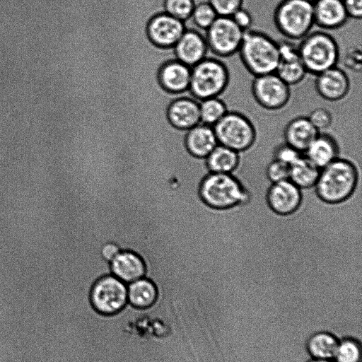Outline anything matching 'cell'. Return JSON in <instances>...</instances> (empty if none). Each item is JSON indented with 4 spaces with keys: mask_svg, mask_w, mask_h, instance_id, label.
<instances>
[{
    "mask_svg": "<svg viewBox=\"0 0 362 362\" xmlns=\"http://www.w3.org/2000/svg\"><path fill=\"white\" fill-rule=\"evenodd\" d=\"M358 171L349 160L338 158L320 170L314 187L317 197L328 204L348 200L358 182Z\"/></svg>",
    "mask_w": 362,
    "mask_h": 362,
    "instance_id": "cell-1",
    "label": "cell"
},
{
    "mask_svg": "<svg viewBox=\"0 0 362 362\" xmlns=\"http://www.w3.org/2000/svg\"><path fill=\"white\" fill-rule=\"evenodd\" d=\"M238 53L245 69L254 77L274 73L279 61V42L264 32L250 28L244 32Z\"/></svg>",
    "mask_w": 362,
    "mask_h": 362,
    "instance_id": "cell-2",
    "label": "cell"
},
{
    "mask_svg": "<svg viewBox=\"0 0 362 362\" xmlns=\"http://www.w3.org/2000/svg\"><path fill=\"white\" fill-rule=\"evenodd\" d=\"M199 193L209 207L220 211L245 205L250 198L242 182L228 173L209 172L201 182Z\"/></svg>",
    "mask_w": 362,
    "mask_h": 362,
    "instance_id": "cell-3",
    "label": "cell"
},
{
    "mask_svg": "<svg viewBox=\"0 0 362 362\" xmlns=\"http://www.w3.org/2000/svg\"><path fill=\"white\" fill-rule=\"evenodd\" d=\"M308 74L317 75L337 66L340 49L335 38L329 33L310 32L297 45Z\"/></svg>",
    "mask_w": 362,
    "mask_h": 362,
    "instance_id": "cell-4",
    "label": "cell"
},
{
    "mask_svg": "<svg viewBox=\"0 0 362 362\" xmlns=\"http://www.w3.org/2000/svg\"><path fill=\"white\" fill-rule=\"evenodd\" d=\"M230 83V71L223 61L207 56L191 67L189 90L198 100L220 97Z\"/></svg>",
    "mask_w": 362,
    "mask_h": 362,
    "instance_id": "cell-5",
    "label": "cell"
},
{
    "mask_svg": "<svg viewBox=\"0 0 362 362\" xmlns=\"http://www.w3.org/2000/svg\"><path fill=\"white\" fill-rule=\"evenodd\" d=\"M273 21L287 40L300 41L315 25L313 4L305 0H281L274 8Z\"/></svg>",
    "mask_w": 362,
    "mask_h": 362,
    "instance_id": "cell-6",
    "label": "cell"
},
{
    "mask_svg": "<svg viewBox=\"0 0 362 362\" xmlns=\"http://www.w3.org/2000/svg\"><path fill=\"white\" fill-rule=\"evenodd\" d=\"M213 128L218 144L239 153L249 150L257 139V131L252 121L237 111H228Z\"/></svg>",
    "mask_w": 362,
    "mask_h": 362,
    "instance_id": "cell-7",
    "label": "cell"
},
{
    "mask_svg": "<svg viewBox=\"0 0 362 362\" xmlns=\"http://www.w3.org/2000/svg\"><path fill=\"white\" fill-rule=\"evenodd\" d=\"M244 32L230 17L218 16L204 33L209 52L220 59L235 55L240 47Z\"/></svg>",
    "mask_w": 362,
    "mask_h": 362,
    "instance_id": "cell-8",
    "label": "cell"
},
{
    "mask_svg": "<svg viewBox=\"0 0 362 362\" xmlns=\"http://www.w3.org/2000/svg\"><path fill=\"white\" fill-rule=\"evenodd\" d=\"M93 307L99 313L112 315L121 311L128 303L127 284L112 274L99 279L90 295Z\"/></svg>",
    "mask_w": 362,
    "mask_h": 362,
    "instance_id": "cell-9",
    "label": "cell"
},
{
    "mask_svg": "<svg viewBox=\"0 0 362 362\" xmlns=\"http://www.w3.org/2000/svg\"><path fill=\"white\" fill-rule=\"evenodd\" d=\"M251 93L255 102L262 108L275 111L284 108L291 98V86L275 72L255 76Z\"/></svg>",
    "mask_w": 362,
    "mask_h": 362,
    "instance_id": "cell-10",
    "label": "cell"
},
{
    "mask_svg": "<svg viewBox=\"0 0 362 362\" xmlns=\"http://www.w3.org/2000/svg\"><path fill=\"white\" fill-rule=\"evenodd\" d=\"M302 189L290 180L272 183L266 194V202L271 211L281 216L296 212L302 200Z\"/></svg>",
    "mask_w": 362,
    "mask_h": 362,
    "instance_id": "cell-11",
    "label": "cell"
},
{
    "mask_svg": "<svg viewBox=\"0 0 362 362\" xmlns=\"http://www.w3.org/2000/svg\"><path fill=\"white\" fill-rule=\"evenodd\" d=\"M279 42V56L275 73L288 86L300 83L308 74L300 59L298 47L291 42Z\"/></svg>",
    "mask_w": 362,
    "mask_h": 362,
    "instance_id": "cell-12",
    "label": "cell"
},
{
    "mask_svg": "<svg viewBox=\"0 0 362 362\" xmlns=\"http://www.w3.org/2000/svg\"><path fill=\"white\" fill-rule=\"evenodd\" d=\"M184 21L164 12L153 17L147 32L150 40L161 47H173L185 31Z\"/></svg>",
    "mask_w": 362,
    "mask_h": 362,
    "instance_id": "cell-13",
    "label": "cell"
},
{
    "mask_svg": "<svg viewBox=\"0 0 362 362\" xmlns=\"http://www.w3.org/2000/svg\"><path fill=\"white\" fill-rule=\"evenodd\" d=\"M347 74L337 66L315 75V88L324 100L337 102L344 98L350 90Z\"/></svg>",
    "mask_w": 362,
    "mask_h": 362,
    "instance_id": "cell-14",
    "label": "cell"
},
{
    "mask_svg": "<svg viewBox=\"0 0 362 362\" xmlns=\"http://www.w3.org/2000/svg\"><path fill=\"white\" fill-rule=\"evenodd\" d=\"M173 49L177 59L190 67L209 54L204 34L194 28H187Z\"/></svg>",
    "mask_w": 362,
    "mask_h": 362,
    "instance_id": "cell-15",
    "label": "cell"
},
{
    "mask_svg": "<svg viewBox=\"0 0 362 362\" xmlns=\"http://www.w3.org/2000/svg\"><path fill=\"white\" fill-rule=\"evenodd\" d=\"M313 16L315 25L324 30L339 29L349 18L341 0L316 1L313 3Z\"/></svg>",
    "mask_w": 362,
    "mask_h": 362,
    "instance_id": "cell-16",
    "label": "cell"
},
{
    "mask_svg": "<svg viewBox=\"0 0 362 362\" xmlns=\"http://www.w3.org/2000/svg\"><path fill=\"white\" fill-rule=\"evenodd\" d=\"M168 117L176 128L188 130L201 122L199 100L192 96L176 99L169 106Z\"/></svg>",
    "mask_w": 362,
    "mask_h": 362,
    "instance_id": "cell-17",
    "label": "cell"
},
{
    "mask_svg": "<svg viewBox=\"0 0 362 362\" xmlns=\"http://www.w3.org/2000/svg\"><path fill=\"white\" fill-rule=\"evenodd\" d=\"M320 132L308 117L298 116L291 119L285 126L284 143L304 154Z\"/></svg>",
    "mask_w": 362,
    "mask_h": 362,
    "instance_id": "cell-18",
    "label": "cell"
},
{
    "mask_svg": "<svg viewBox=\"0 0 362 362\" xmlns=\"http://www.w3.org/2000/svg\"><path fill=\"white\" fill-rule=\"evenodd\" d=\"M191 67L177 59L165 64L159 72L161 86L173 93H182L189 90Z\"/></svg>",
    "mask_w": 362,
    "mask_h": 362,
    "instance_id": "cell-19",
    "label": "cell"
},
{
    "mask_svg": "<svg viewBox=\"0 0 362 362\" xmlns=\"http://www.w3.org/2000/svg\"><path fill=\"white\" fill-rule=\"evenodd\" d=\"M112 274L128 284L144 277L145 264L142 259L136 253L120 251L110 262Z\"/></svg>",
    "mask_w": 362,
    "mask_h": 362,
    "instance_id": "cell-20",
    "label": "cell"
},
{
    "mask_svg": "<svg viewBox=\"0 0 362 362\" xmlns=\"http://www.w3.org/2000/svg\"><path fill=\"white\" fill-rule=\"evenodd\" d=\"M186 146L193 156L206 158L218 144L214 128L200 122L187 130Z\"/></svg>",
    "mask_w": 362,
    "mask_h": 362,
    "instance_id": "cell-21",
    "label": "cell"
},
{
    "mask_svg": "<svg viewBox=\"0 0 362 362\" xmlns=\"http://www.w3.org/2000/svg\"><path fill=\"white\" fill-rule=\"evenodd\" d=\"M339 153V144L334 136L320 132L307 148L304 155L322 169L338 158Z\"/></svg>",
    "mask_w": 362,
    "mask_h": 362,
    "instance_id": "cell-22",
    "label": "cell"
},
{
    "mask_svg": "<svg viewBox=\"0 0 362 362\" xmlns=\"http://www.w3.org/2000/svg\"><path fill=\"white\" fill-rule=\"evenodd\" d=\"M339 340L331 332L318 331L308 338L305 349L311 358L333 360Z\"/></svg>",
    "mask_w": 362,
    "mask_h": 362,
    "instance_id": "cell-23",
    "label": "cell"
},
{
    "mask_svg": "<svg viewBox=\"0 0 362 362\" xmlns=\"http://www.w3.org/2000/svg\"><path fill=\"white\" fill-rule=\"evenodd\" d=\"M127 298L135 308H148L156 302L158 291L151 280L143 277L127 284Z\"/></svg>",
    "mask_w": 362,
    "mask_h": 362,
    "instance_id": "cell-24",
    "label": "cell"
},
{
    "mask_svg": "<svg viewBox=\"0 0 362 362\" xmlns=\"http://www.w3.org/2000/svg\"><path fill=\"white\" fill-rule=\"evenodd\" d=\"M240 160L239 153L218 144L206 158V165L211 173L233 174Z\"/></svg>",
    "mask_w": 362,
    "mask_h": 362,
    "instance_id": "cell-25",
    "label": "cell"
},
{
    "mask_svg": "<svg viewBox=\"0 0 362 362\" xmlns=\"http://www.w3.org/2000/svg\"><path fill=\"white\" fill-rule=\"evenodd\" d=\"M320 170L303 154L289 166L288 180L300 189L313 188L317 182Z\"/></svg>",
    "mask_w": 362,
    "mask_h": 362,
    "instance_id": "cell-26",
    "label": "cell"
},
{
    "mask_svg": "<svg viewBox=\"0 0 362 362\" xmlns=\"http://www.w3.org/2000/svg\"><path fill=\"white\" fill-rule=\"evenodd\" d=\"M199 110L201 122L212 127L228 111L226 103L220 97L200 100Z\"/></svg>",
    "mask_w": 362,
    "mask_h": 362,
    "instance_id": "cell-27",
    "label": "cell"
},
{
    "mask_svg": "<svg viewBox=\"0 0 362 362\" xmlns=\"http://www.w3.org/2000/svg\"><path fill=\"white\" fill-rule=\"evenodd\" d=\"M361 344L358 339L344 337L339 340L333 360L334 362H361Z\"/></svg>",
    "mask_w": 362,
    "mask_h": 362,
    "instance_id": "cell-28",
    "label": "cell"
},
{
    "mask_svg": "<svg viewBox=\"0 0 362 362\" xmlns=\"http://www.w3.org/2000/svg\"><path fill=\"white\" fill-rule=\"evenodd\" d=\"M218 16L207 1L199 2L194 6L191 17L188 19L193 25H185V28L192 27L205 31Z\"/></svg>",
    "mask_w": 362,
    "mask_h": 362,
    "instance_id": "cell-29",
    "label": "cell"
},
{
    "mask_svg": "<svg viewBox=\"0 0 362 362\" xmlns=\"http://www.w3.org/2000/svg\"><path fill=\"white\" fill-rule=\"evenodd\" d=\"M194 0H165V12L182 21L188 20L192 13Z\"/></svg>",
    "mask_w": 362,
    "mask_h": 362,
    "instance_id": "cell-30",
    "label": "cell"
},
{
    "mask_svg": "<svg viewBox=\"0 0 362 362\" xmlns=\"http://www.w3.org/2000/svg\"><path fill=\"white\" fill-rule=\"evenodd\" d=\"M265 174L271 183L288 180L289 165L274 158L267 166Z\"/></svg>",
    "mask_w": 362,
    "mask_h": 362,
    "instance_id": "cell-31",
    "label": "cell"
},
{
    "mask_svg": "<svg viewBox=\"0 0 362 362\" xmlns=\"http://www.w3.org/2000/svg\"><path fill=\"white\" fill-rule=\"evenodd\" d=\"M308 118L319 132L329 128L333 122L331 112L325 107L314 109L310 112Z\"/></svg>",
    "mask_w": 362,
    "mask_h": 362,
    "instance_id": "cell-32",
    "label": "cell"
},
{
    "mask_svg": "<svg viewBox=\"0 0 362 362\" xmlns=\"http://www.w3.org/2000/svg\"><path fill=\"white\" fill-rule=\"evenodd\" d=\"M218 16L230 17L243 7L244 0H207Z\"/></svg>",
    "mask_w": 362,
    "mask_h": 362,
    "instance_id": "cell-33",
    "label": "cell"
},
{
    "mask_svg": "<svg viewBox=\"0 0 362 362\" xmlns=\"http://www.w3.org/2000/svg\"><path fill=\"white\" fill-rule=\"evenodd\" d=\"M303 153L286 143L279 145L274 152V158L291 165Z\"/></svg>",
    "mask_w": 362,
    "mask_h": 362,
    "instance_id": "cell-34",
    "label": "cell"
},
{
    "mask_svg": "<svg viewBox=\"0 0 362 362\" xmlns=\"http://www.w3.org/2000/svg\"><path fill=\"white\" fill-rule=\"evenodd\" d=\"M233 22L243 31L249 30L253 23V18L249 11L243 7L238 9L230 16Z\"/></svg>",
    "mask_w": 362,
    "mask_h": 362,
    "instance_id": "cell-35",
    "label": "cell"
},
{
    "mask_svg": "<svg viewBox=\"0 0 362 362\" xmlns=\"http://www.w3.org/2000/svg\"><path fill=\"white\" fill-rule=\"evenodd\" d=\"M349 18L360 20L362 17V0H342Z\"/></svg>",
    "mask_w": 362,
    "mask_h": 362,
    "instance_id": "cell-36",
    "label": "cell"
},
{
    "mask_svg": "<svg viewBox=\"0 0 362 362\" xmlns=\"http://www.w3.org/2000/svg\"><path fill=\"white\" fill-rule=\"evenodd\" d=\"M344 64L347 67L354 71H359L361 68V52L360 48H353L347 53L344 58Z\"/></svg>",
    "mask_w": 362,
    "mask_h": 362,
    "instance_id": "cell-37",
    "label": "cell"
},
{
    "mask_svg": "<svg viewBox=\"0 0 362 362\" xmlns=\"http://www.w3.org/2000/svg\"><path fill=\"white\" fill-rule=\"evenodd\" d=\"M122 251L119 245L113 243H107L101 248V255L105 260L111 262L112 259Z\"/></svg>",
    "mask_w": 362,
    "mask_h": 362,
    "instance_id": "cell-38",
    "label": "cell"
},
{
    "mask_svg": "<svg viewBox=\"0 0 362 362\" xmlns=\"http://www.w3.org/2000/svg\"><path fill=\"white\" fill-rule=\"evenodd\" d=\"M307 362H334L332 359H315L310 358Z\"/></svg>",
    "mask_w": 362,
    "mask_h": 362,
    "instance_id": "cell-39",
    "label": "cell"
},
{
    "mask_svg": "<svg viewBox=\"0 0 362 362\" xmlns=\"http://www.w3.org/2000/svg\"><path fill=\"white\" fill-rule=\"evenodd\" d=\"M305 1H309V2L312 3V4H313V3H315L317 0H305Z\"/></svg>",
    "mask_w": 362,
    "mask_h": 362,
    "instance_id": "cell-40",
    "label": "cell"
},
{
    "mask_svg": "<svg viewBox=\"0 0 362 362\" xmlns=\"http://www.w3.org/2000/svg\"><path fill=\"white\" fill-rule=\"evenodd\" d=\"M341 1H342V0H341Z\"/></svg>",
    "mask_w": 362,
    "mask_h": 362,
    "instance_id": "cell-41",
    "label": "cell"
}]
</instances>
